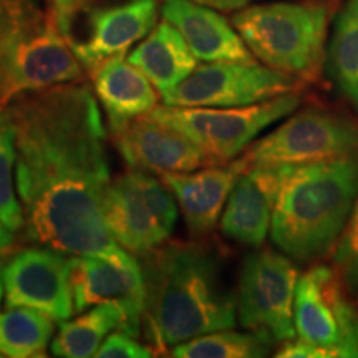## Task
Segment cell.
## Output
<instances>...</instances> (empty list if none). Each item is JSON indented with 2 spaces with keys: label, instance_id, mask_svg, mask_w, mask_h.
<instances>
[{
  "label": "cell",
  "instance_id": "cell-23",
  "mask_svg": "<svg viewBox=\"0 0 358 358\" xmlns=\"http://www.w3.org/2000/svg\"><path fill=\"white\" fill-rule=\"evenodd\" d=\"M329 71L338 92L358 110V0H347L335 19Z\"/></svg>",
  "mask_w": 358,
  "mask_h": 358
},
{
  "label": "cell",
  "instance_id": "cell-24",
  "mask_svg": "<svg viewBox=\"0 0 358 358\" xmlns=\"http://www.w3.org/2000/svg\"><path fill=\"white\" fill-rule=\"evenodd\" d=\"M274 340L252 332H234L231 329L217 330L178 343L171 348L174 358H262L267 357Z\"/></svg>",
  "mask_w": 358,
  "mask_h": 358
},
{
  "label": "cell",
  "instance_id": "cell-12",
  "mask_svg": "<svg viewBox=\"0 0 358 358\" xmlns=\"http://www.w3.org/2000/svg\"><path fill=\"white\" fill-rule=\"evenodd\" d=\"M6 306L34 308L64 322L75 313L69 259L60 250L35 245L6 257L0 266Z\"/></svg>",
  "mask_w": 358,
  "mask_h": 358
},
{
  "label": "cell",
  "instance_id": "cell-1",
  "mask_svg": "<svg viewBox=\"0 0 358 358\" xmlns=\"http://www.w3.org/2000/svg\"><path fill=\"white\" fill-rule=\"evenodd\" d=\"M15 129V186L30 243L70 256L136 262L103 216L111 182L98 101L82 82L24 93L6 106Z\"/></svg>",
  "mask_w": 358,
  "mask_h": 358
},
{
  "label": "cell",
  "instance_id": "cell-6",
  "mask_svg": "<svg viewBox=\"0 0 358 358\" xmlns=\"http://www.w3.org/2000/svg\"><path fill=\"white\" fill-rule=\"evenodd\" d=\"M85 69L50 10L40 12L0 52V108L24 93L82 82Z\"/></svg>",
  "mask_w": 358,
  "mask_h": 358
},
{
  "label": "cell",
  "instance_id": "cell-28",
  "mask_svg": "<svg viewBox=\"0 0 358 358\" xmlns=\"http://www.w3.org/2000/svg\"><path fill=\"white\" fill-rule=\"evenodd\" d=\"M42 10L37 0H0V52Z\"/></svg>",
  "mask_w": 358,
  "mask_h": 358
},
{
  "label": "cell",
  "instance_id": "cell-34",
  "mask_svg": "<svg viewBox=\"0 0 358 358\" xmlns=\"http://www.w3.org/2000/svg\"><path fill=\"white\" fill-rule=\"evenodd\" d=\"M0 357H3V355H2V353H0Z\"/></svg>",
  "mask_w": 358,
  "mask_h": 358
},
{
  "label": "cell",
  "instance_id": "cell-15",
  "mask_svg": "<svg viewBox=\"0 0 358 358\" xmlns=\"http://www.w3.org/2000/svg\"><path fill=\"white\" fill-rule=\"evenodd\" d=\"M297 166L252 164L232 187L221 216V231L229 239L261 248L271 232L272 213L285 178Z\"/></svg>",
  "mask_w": 358,
  "mask_h": 358
},
{
  "label": "cell",
  "instance_id": "cell-21",
  "mask_svg": "<svg viewBox=\"0 0 358 358\" xmlns=\"http://www.w3.org/2000/svg\"><path fill=\"white\" fill-rule=\"evenodd\" d=\"M123 313L116 303H100L80 312L71 320L60 322L52 340V355L62 358L96 357L101 343L115 330H122Z\"/></svg>",
  "mask_w": 358,
  "mask_h": 358
},
{
  "label": "cell",
  "instance_id": "cell-25",
  "mask_svg": "<svg viewBox=\"0 0 358 358\" xmlns=\"http://www.w3.org/2000/svg\"><path fill=\"white\" fill-rule=\"evenodd\" d=\"M15 163V129L7 110L0 108V219L12 232L24 229V209L13 178Z\"/></svg>",
  "mask_w": 358,
  "mask_h": 358
},
{
  "label": "cell",
  "instance_id": "cell-27",
  "mask_svg": "<svg viewBox=\"0 0 358 358\" xmlns=\"http://www.w3.org/2000/svg\"><path fill=\"white\" fill-rule=\"evenodd\" d=\"M131 174L140 186V189L145 196L148 206L153 209V213L158 217V221L163 224V227L169 234L174 231V226L178 222V201L174 198L171 189L164 185L158 176H153L150 171H141V169H131Z\"/></svg>",
  "mask_w": 358,
  "mask_h": 358
},
{
  "label": "cell",
  "instance_id": "cell-18",
  "mask_svg": "<svg viewBox=\"0 0 358 358\" xmlns=\"http://www.w3.org/2000/svg\"><path fill=\"white\" fill-rule=\"evenodd\" d=\"M103 216L113 239L133 256H146L171 236L148 206L131 171L118 176L106 187Z\"/></svg>",
  "mask_w": 358,
  "mask_h": 358
},
{
  "label": "cell",
  "instance_id": "cell-30",
  "mask_svg": "<svg viewBox=\"0 0 358 358\" xmlns=\"http://www.w3.org/2000/svg\"><path fill=\"white\" fill-rule=\"evenodd\" d=\"M48 2H50L48 10L53 13L58 29H60V32L65 37V32L70 25L71 15H73L75 8H77L78 0H48Z\"/></svg>",
  "mask_w": 358,
  "mask_h": 358
},
{
  "label": "cell",
  "instance_id": "cell-31",
  "mask_svg": "<svg viewBox=\"0 0 358 358\" xmlns=\"http://www.w3.org/2000/svg\"><path fill=\"white\" fill-rule=\"evenodd\" d=\"M196 2L216 8V10H239L257 0H196Z\"/></svg>",
  "mask_w": 358,
  "mask_h": 358
},
{
  "label": "cell",
  "instance_id": "cell-5",
  "mask_svg": "<svg viewBox=\"0 0 358 358\" xmlns=\"http://www.w3.org/2000/svg\"><path fill=\"white\" fill-rule=\"evenodd\" d=\"M301 103V93L294 92L256 105L234 108L156 105L148 116L189 138L216 166L234 161L264 129L292 115Z\"/></svg>",
  "mask_w": 358,
  "mask_h": 358
},
{
  "label": "cell",
  "instance_id": "cell-9",
  "mask_svg": "<svg viewBox=\"0 0 358 358\" xmlns=\"http://www.w3.org/2000/svg\"><path fill=\"white\" fill-rule=\"evenodd\" d=\"M299 271L287 254L259 249L245 256L239 274L237 317L245 330L274 342L294 338V297Z\"/></svg>",
  "mask_w": 358,
  "mask_h": 358
},
{
  "label": "cell",
  "instance_id": "cell-8",
  "mask_svg": "<svg viewBox=\"0 0 358 358\" xmlns=\"http://www.w3.org/2000/svg\"><path fill=\"white\" fill-rule=\"evenodd\" d=\"M302 87L297 77L256 62H213L161 93V100L163 105L186 108H234L301 92Z\"/></svg>",
  "mask_w": 358,
  "mask_h": 358
},
{
  "label": "cell",
  "instance_id": "cell-17",
  "mask_svg": "<svg viewBox=\"0 0 358 358\" xmlns=\"http://www.w3.org/2000/svg\"><path fill=\"white\" fill-rule=\"evenodd\" d=\"M161 17L176 27L198 60L254 62L252 52L234 25L216 8L196 0H164Z\"/></svg>",
  "mask_w": 358,
  "mask_h": 358
},
{
  "label": "cell",
  "instance_id": "cell-32",
  "mask_svg": "<svg viewBox=\"0 0 358 358\" xmlns=\"http://www.w3.org/2000/svg\"><path fill=\"white\" fill-rule=\"evenodd\" d=\"M15 232H12L6 224L0 219V261L10 256L13 248H15V237H13Z\"/></svg>",
  "mask_w": 358,
  "mask_h": 358
},
{
  "label": "cell",
  "instance_id": "cell-13",
  "mask_svg": "<svg viewBox=\"0 0 358 358\" xmlns=\"http://www.w3.org/2000/svg\"><path fill=\"white\" fill-rule=\"evenodd\" d=\"M69 279L75 312L80 313L100 303H116L124 319L120 332L140 337L145 280L138 261L124 264L100 256H71Z\"/></svg>",
  "mask_w": 358,
  "mask_h": 358
},
{
  "label": "cell",
  "instance_id": "cell-4",
  "mask_svg": "<svg viewBox=\"0 0 358 358\" xmlns=\"http://www.w3.org/2000/svg\"><path fill=\"white\" fill-rule=\"evenodd\" d=\"M232 25L264 65L313 82L325 58L329 7L317 0L268 2L239 8Z\"/></svg>",
  "mask_w": 358,
  "mask_h": 358
},
{
  "label": "cell",
  "instance_id": "cell-19",
  "mask_svg": "<svg viewBox=\"0 0 358 358\" xmlns=\"http://www.w3.org/2000/svg\"><path fill=\"white\" fill-rule=\"evenodd\" d=\"M92 78L98 100L108 116L111 133L148 115L158 105L155 85L138 66L124 60V55L103 62Z\"/></svg>",
  "mask_w": 358,
  "mask_h": 358
},
{
  "label": "cell",
  "instance_id": "cell-20",
  "mask_svg": "<svg viewBox=\"0 0 358 358\" xmlns=\"http://www.w3.org/2000/svg\"><path fill=\"white\" fill-rule=\"evenodd\" d=\"M161 93L176 88L198 69V58L176 27L163 20L128 55Z\"/></svg>",
  "mask_w": 358,
  "mask_h": 358
},
{
  "label": "cell",
  "instance_id": "cell-2",
  "mask_svg": "<svg viewBox=\"0 0 358 358\" xmlns=\"http://www.w3.org/2000/svg\"><path fill=\"white\" fill-rule=\"evenodd\" d=\"M141 272V332L155 353L236 325V295L224 284L217 257L203 245H159L143 256Z\"/></svg>",
  "mask_w": 358,
  "mask_h": 358
},
{
  "label": "cell",
  "instance_id": "cell-10",
  "mask_svg": "<svg viewBox=\"0 0 358 358\" xmlns=\"http://www.w3.org/2000/svg\"><path fill=\"white\" fill-rule=\"evenodd\" d=\"M294 325L297 337L322 348L327 358H358V312L332 267L320 264L299 277Z\"/></svg>",
  "mask_w": 358,
  "mask_h": 358
},
{
  "label": "cell",
  "instance_id": "cell-16",
  "mask_svg": "<svg viewBox=\"0 0 358 358\" xmlns=\"http://www.w3.org/2000/svg\"><path fill=\"white\" fill-rule=\"evenodd\" d=\"M245 168L239 158L191 173L158 171L156 176L171 189L191 234L206 236L217 226L232 187Z\"/></svg>",
  "mask_w": 358,
  "mask_h": 358
},
{
  "label": "cell",
  "instance_id": "cell-11",
  "mask_svg": "<svg viewBox=\"0 0 358 358\" xmlns=\"http://www.w3.org/2000/svg\"><path fill=\"white\" fill-rule=\"evenodd\" d=\"M158 0L92 3L78 0L65 38L90 75L111 57L124 55L155 29Z\"/></svg>",
  "mask_w": 358,
  "mask_h": 358
},
{
  "label": "cell",
  "instance_id": "cell-22",
  "mask_svg": "<svg viewBox=\"0 0 358 358\" xmlns=\"http://www.w3.org/2000/svg\"><path fill=\"white\" fill-rule=\"evenodd\" d=\"M55 334V320L27 307L0 312V353L10 358L47 357Z\"/></svg>",
  "mask_w": 358,
  "mask_h": 358
},
{
  "label": "cell",
  "instance_id": "cell-26",
  "mask_svg": "<svg viewBox=\"0 0 358 358\" xmlns=\"http://www.w3.org/2000/svg\"><path fill=\"white\" fill-rule=\"evenodd\" d=\"M334 262L345 289L358 297V196L345 229L337 241Z\"/></svg>",
  "mask_w": 358,
  "mask_h": 358
},
{
  "label": "cell",
  "instance_id": "cell-7",
  "mask_svg": "<svg viewBox=\"0 0 358 358\" xmlns=\"http://www.w3.org/2000/svg\"><path fill=\"white\" fill-rule=\"evenodd\" d=\"M358 156V128L347 116L306 108L250 145L243 155L245 166H306Z\"/></svg>",
  "mask_w": 358,
  "mask_h": 358
},
{
  "label": "cell",
  "instance_id": "cell-29",
  "mask_svg": "<svg viewBox=\"0 0 358 358\" xmlns=\"http://www.w3.org/2000/svg\"><path fill=\"white\" fill-rule=\"evenodd\" d=\"M153 355V348L141 345L131 335L120 330L111 332L96 353L98 358H150Z\"/></svg>",
  "mask_w": 358,
  "mask_h": 358
},
{
  "label": "cell",
  "instance_id": "cell-14",
  "mask_svg": "<svg viewBox=\"0 0 358 358\" xmlns=\"http://www.w3.org/2000/svg\"><path fill=\"white\" fill-rule=\"evenodd\" d=\"M113 134L116 150L131 169L191 173L214 166L189 138L150 116H140Z\"/></svg>",
  "mask_w": 358,
  "mask_h": 358
},
{
  "label": "cell",
  "instance_id": "cell-3",
  "mask_svg": "<svg viewBox=\"0 0 358 358\" xmlns=\"http://www.w3.org/2000/svg\"><path fill=\"white\" fill-rule=\"evenodd\" d=\"M357 196L358 156L294 168L272 213V244L299 262L325 256L345 229Z\"/></svg>",
  "mask_w": 358,
  "mask_h": 358
},
{
  "label": "cell",
  "instance_id": "cell-33",
  "mask_svg": "<svg viewBox=\"0 0 358 358\" xmlns=\"http://www.w3.org/2000/svg\"><path fill=\"white\" fill-rule=\"evenodd\" d=\"M2 299H3V284H2V279H0V303H2Z\"/></svg>",
  "mask_w": 358,
  "mask_h": 358
}]
</instances>
